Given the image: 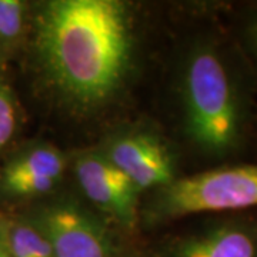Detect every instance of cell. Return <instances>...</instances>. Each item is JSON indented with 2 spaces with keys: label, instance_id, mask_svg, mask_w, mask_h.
<instances>
[{
  "label": "cell",
  "instance_id": "obj_9",
  "mask_svg": "<svg viewBox=\"0 0 257 257\" xmlns=\"http://www.w3.org/2000/svg\"><path fill=\"white\" fill-rule=\"evenodd\" d=\"M0 243L10 257H53L46 236L30 219L0 217Z\"/></svg>",
  "mask_w": 257,
  "mask_h": 257
},
{
  "label": "cell",
  "instance_id": "obj_4",
  "mask_svg": "<svg viewBox=\"0 0 257 257\" xmlns=\"http://www.w3.org/2000/svg\"><path fill=\"white\" fill-rule=\"evenodd\" d=\"M46 236L53 257H113L109 230L80 204L56 200L39 207L30 217Z\"/></svg>",
  "mask_w": 257,
  "mask_h": 257
},
{
  "label": "cell",
  "instance_id": "obj_8",
  "mask_svg": "<svg viewBox=\"0 0 257 257\" xmlns=\"http://www.w3.org/2000/svg\"><path fill=\"white\" fill-rule=\"evenodd\" d=\"M66 157L53 145L33 143L22 149L0 172V194L8 199L45 196L62 180Z\"/></svg>",
  "mask_w": 257,
  "mask_h": 257
},
{
  "label": "cell",
  "instance_id": "obj_10",
  "mask_svg": "<svg viewBox=\"0 0 257 257\" xmlns=\"http://www.w3.org/2000/svg\"><path fill=\"white\" fill-rule=\"evenodd\" d=\"M29 16L28 3L0 0V55L15 52L25 40Z\"/></svg>",
  "mask_w": 257,
  "mask_h": 257
},
{
  "label": "cell",
  "instance_id": "obj_3",
  "mask_svg": "<svg viewBox=\"0 0 257 257\" xmlns=\"http://www.w3.org/2000/svg\"><path fill=\"white\" fill-rule=\"evenodd\" d=\"M257 209V163L221 165L177 177L156 190L145 209L149 224H162L193 214L241 213Z\"/></svg>",
  "mask_w": 257,
  "mask_h": 257
},
{
  "label": "cell",
  "instance_id": "obj_2",
  "mask_svg": "<svg viewBox=\"0 0 257 257\" xmlns=\"http://www.w3.org/2000/svg\"><path fill=\"white\" fill-rule=\"evenodd\" d=\"M256 83L233 37L216 29L196 33L179 66L180 123L189 146L223 162L247 146Z\"/></svg>",
  "mask_w": 257,
  "mask_h": 257
},
{
  "label": "cell",
  "instance_id": "obj_11",
  "mask_svg": "<svg viewBox=\"0 0 257 257\" xmlns=\"http://www.w3.org/2000/svg\"><path fill=\"white\" fill-rule=\"evenodd\" d=\"M231 37L247 64L257 87V2L246 5L237 15Z\"/></svg>",
  "mask_w": 257,
  "mask_h": 257
},
{
  "label": "cell",
  "instance_id": "obj_6",
  "mask_svg": "<svg viewBox=\"0 0 257 257\" xmlns=\"http://www.w3.org/2000/svg\"><path fill=\"white\" fill-rule=\"evenodd\" d=\"M74 173L82 192L96 209L124 229L136 226L140 193L100 150L80 153L74 160Z\"/></svg>",
  "mask_w": 257,
  "mask_h": 257
},
{
  "label": "cell",
  "instance_id": "obj_13",
  "mask_svg": "<svg viewBox=\"0 0 257 257\" xmlns=\"http://www.w3.org/2000/svg\"><path fill=\"white\" fill-rule=\"evenodd\" d=\"M2 62H3V56L0 55V64H2Z\"/></svg>",
  "mask_w": 257,
  "mask_h": 257
},
{
  "label": "cell",
  "instance_id": "obj_12",
  "mask_svg": "<svg viewBox=\"0 0 257 257\" xmlns=\"http://www.w3.org/2000/svg\"><path fill=\"white\" fill-rule=\"evenodd\" d=\"M18 127V106L13 93L0 80V150L8 146Z\"/></svg>",
  "mask_w": 257,
  "mask_h": 257
},
{
  "label": "cell",
  "instance_id": "obj_7",
  "mask_svg": "<svg viewBox=\"0 0 257 257\" xmlns=\"http://www.w3.org/2000/svg\"><path fill=\"white\" fill-rule=\"evenodd\" d=\"M170 257H257V214L227 213L177 237Z\"/></svg>",
  "mask_w": 257,
  "mask_h": 257
},
{
  "label": "cell",
  "instance_id": "obj_1",
  "mask_svg": "<svg viewBox=\"0 0 257 257\" xmlns=\"http://www.w3.org/2000/svg\"><path fill=\"white\" fill-rule=\"evenodd\" d=\"M37 72L56 101L90 116L124 89L136 52L133 13L119 0H50L30 19Z\"/></svg>",
  "mask_w": 257,
  "mask_h": 257
},
{
  "label": "cell",
  "instance_id": "obj_5",
  "mask_svg": "<svg viewBox=\"0 0 257 257\" xmlns=\"http://www.w3.org/2000/svg\"><path fill=\"white\" fill-rule=\"evenodd\" d=\"M100 153L138 189L159 190L177 179L173 153L152 132L130 128L113 135Z\"/></svg>",
  "mask_w": 257,
  "mask_h": 257
}]
</instances>
